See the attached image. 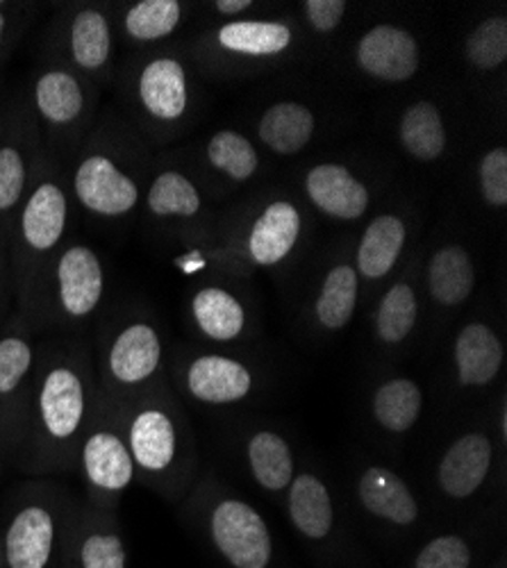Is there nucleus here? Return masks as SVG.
<instances>
[{"label":"nucleus","mask_w":507,"mask_h":568,"mask_svg":"<svg viewBox=\"0 0 507 568\" xmlns=\"http://www.w3.org/2000/svg\"><path fill=\"white\" fill-rule=\"evenodd\" d=\"M476 264L459 244L435 251L428 264V290L437 305L459 307L476 292Z\"/></svg>","instance_id":"31"},{"label":"nucleus","mask_w":507,"mask_h":568,"mask_svg":"<svg viewBox=\"0 0 507 568\" xmlns=\"http://www.w3.org/2000/svg\"><path fill=\"white\" fill-rule=\"evenodd\" d=\"M75 498L51 478H32L8 503L0 528L3 568H60Z\"/></svg>","instance_id":"7"},{"label":"nucleus","mask_w":507,"mask_h":568,"mask_svg":"<svg viewBox=\"0 0 507 568\" xmlns=\"http://www.w3.org/2000/svg\"><path fill=\"white\" fill-rule=\"evenodd\" d=\"M474 548L469 539L457 532L433 537L414 555L412 568H471Z\"/></svg>","instance_id":"38"},{"label":"nucleus","mask_w":507,"mask_h":568,"mask_svg":"<svg viewBox=\"0 0 507 568\" xmlns=\"http://www.w3.org/2000/svg\"><path fill=\"white\" fill-rule=\"evenodd\" d=\"M494 466V442L489 435L474 430L457 437L437 464V485L444 496L467 500L487 483Z\"/></svg>","instance_id":"19"},{"label":"nucleus","mask_w":507,"mask_h":568,"mask_svg":"<svg viewBox=\"0 0 507 568\" xmlns=\"http://www.w3.org/2000/svg\"><path fill=\"white\" fill-rule=\"evenodd\" d=\"M398 141L403 151L417 162H437L446 151V125L433 101H417L403 110L398 121Z\"/></svg>","instance_id":"34"},{"label":"nucleus","mask_w":507,"mask_h":568,"mask_svg":"<svg viewBox=\"0 0 507 568\" xmlns=\"http://www.w3.org/2000/svg\"><path fill=\"white\" fill-rule=\"evenodd\" d=\"M39 359V333L14 310L0 329V430L8 464H14L30 409L32 383Z\"/></svg>","instance_id":"13"},{"label":"nucleus","mask_w":507,"mask_h":568,"mask_svg":"<svg viewBox=\"0 0 507 568\" xmlns=\"http://www.w3.org/2000/svg\"><path fill=\"white\" fill-rule=\"evenodd\" d=\"M164 337L149 314H121L105 325L99 337L94 368L99 396L121 405L132 400L164 377Z\"/></svg>","instance_id":"9"},{"label":"nucleus","mask_w":507,"mask_h":568,"mask_svg":"<svg viewBox=\"0 0 507 568\" xmlns=\"http://www.w3.org/2000/svg\"><path fill=\"white\" fill-rule=\"evenodd\" d=\"M498 430H500V439L507 442V409H505V405L500 407V425H498Z\"/></svg>","instance_id":"45"},{"label":"nucleus","mask_w":507,"mask_h":568,"mask_svg":"<svg viewBox=\"0 0 507 568\" xmlns=\"http://www.w3.org/2000/svg\"><path fill=\"white\" fill-rule=\"evenodd\" d=\"M17 310L14 301V282L10 271V251H8V234L0 232V329L6 327L10 316Z\"/></svg>","instance_id":"42"},{"label":"nucleus","mask_w":507,"mask_h":568,"mask_svg":"<svg viewBox=\"0 0 507 568\" xmlns=\"http://www.w3.org/2000/svg\"><path fill=\"white\" fill-rule=\"evenodd\" d=\"M246 464L253 480L271 496L285 494L296 476L292 446L275 430H257L249 437Z\"/></svg>","instance_id":"30"},{"label":"nucleus","mask_w":507,"mask_h":568,"mask_svg":"<svg viewBox=\"0 0 507 568\" xmlns=\"http://www.w3.org/2000/svg\"><path fill=\"white\" fill-rule=\"evenodd\" d=\"M303 232L301 210L285 199L268 203L251 223L244 251L253 266L271 268L283 264L298 246Z\"/></svg>","instance_id":"20"},{"label":"nucleus","mask_w":507,"mask_h":568,"mask_svg":"<svg viewBox=\"0 0 507 568\" xmlns=\"http://www.w3.org/2000/svg\"><path fill=\"white\" fill-rule=\"evenodd\" d=\"M43 153V139L23 87L10 93L8 125L0 141V232L8 234L17 210L21 207L37 162Z\"/></svg>","instance_id":"14"},{"label":"nucleus","mask_w":507,"mask_h":568,"mask_svg":"<svg viewBox=\"0 0 507 568\" xmlns=\"http://www.w3.org/2000/svg\"><path fill=\"white\" fill-rule=\"evenodd\" d=\"M357 500L364 511L385 520L392 528L419 524L422 507L407 483L387 466H366L357 478Z\"/></svg>","instance_id":"23"},{"label":"nucleus","mask_w":507,"mask_h":568,"mask_svg":"<svg viewBox=\"0 0 507 568\" xmlns=\"http://www.w3.org/2000/svg\"><path fill=\"white\" fill-rule=\"evenodd\" d=\"M372 414L378 428L389 435H405L424 414V389L412 377L394 375L378 385L372 398Z\"/></svg>","instance_id":"32"},{"label":"nucleus","mask_w":507,"mask_h":568,"mask_svg":"<svg viewBox=\"0 0 507 568\" xmlns=\"http://www.w3.org/2000/svg\"><path fill=\"white\" fill-rule=\"evenodd\" d=\"M190 318L196 333L212 344H235L249 329V312L237 294L219 284H207L194 292Z\"/></svg>","instance_id":"25"},{"label":"nucleus","mask_w":507,"mask_h":568,"mask_svg":"<svg viewBox=\"0 0 507 568\" xmlns=\"http://www.w3.org/2000/svg\"><path fill=\"white\" fill-rule=\"evenodd\" d=\"M75 470L84 487V500L105 511H119L121 498L136 483L119 409L103 396H99L82 433Z\"/></svg>","instance_id":"12"},{"label":"nucleus","mask_w":507,"mask_h":568,"mask_svg":"<svg viewBox=\"0 0 507 568\" xmlns=\"http://www.w3.org/2000/svg\"><path fill=\"white\" fill-rule=\"evenodd\" d=\"M190 6L180 0H134L116 6V37L119 43L149 53L171 39L187 19Z\"/></svg>","instance_id":"21"},{"label":"nucleus","mask_w":507,"mask_h":568,"mask_svg":"<svg viewBox=\"0 0 507 568\" xmlns=\"http://www.w3.org/2000/svg\"><path fill=\"white\" fill-rule=\"evenodd\" d=\"M173 377L184 396L207 407L240 405L257 387L255 371L246 362L221 353L178 357Z\"/></svg>","instance_id":"15"},{"label":"nucleus","mask_w":507,"mask_h":568,"mask_svg":"<svg viewBox=\"0 0 507 568\" xmlns=\"http://www.w3.org/2000/svg\"><path fill=\"white\" fill-rule=\"evenodd\" d=\"M97 400L94 353L84 342L67 339L39 346L28 420L14 466L28 478L75 470L78 446Z\"/></svg>","instance_id":"1"},{"label":"nucleus","mask_w":507,"mask_h":568,"mask_svg":"<svg viewBox=\"0 0 507 568\" xmlns=\"http://www.w3.org/2000/svg\"><path fill=\"white\" fill-rule=\"evenodd\" d=\"M8 103H10V93L3 87V75H0V141H3L6 125H8Z\"/></svg>","instance_id":"44"},{"label":"nucleus","mask_w":507,"mask_h":568,"mask_svg":"<svg viewBox=\"0 0 507 568\" xmlns=\"http://www.w3.org/2000/svg\"><path fill=\"white\" fill-rule=\"evenodd\" d=\"M355 62L368 78L387 84H400L419 73V41L400 26L378 23L359 37Z\"/></svg>","instance_id":"17"},{"label":"nucleus","mask_w":507,"mask_h":568,"mask_svg":"<svg viewBox=\"0 0 507 568\" xmlns=\"http://www.w3.org/2000/svg\"><path fill=\"white\" fill-rule=\"evenodd\" d=\"M6 464H8V457H6V446H3V430H0V470H3Z\"/></svg>","instance_id":"46"},{"label":"nucleus","mask_w":507,"mask_h":568,"mask_svg":"<svg viewBox=\"0 0 507 568\" xmlns=\"http://www.w3.org/2000/svg\"><path fill=\"white\" fill-rule=\"evenodd\" d=\"M0 568H3V557H0Z\"/></svg>","instance_id":"48"},{"label":"nucleus","mask_w":507,"mask_h":568,"mask_svg":"<svg viewBox=\"0 0 507 568\" xmlns=\"http://www.w3.org/2000/svg\"><path fill=\"white\" fill-rule=\"evenodd\" d=\"M296 43V30L278 19H233L210 34L212 51L235 62H273Z\"/></svg>","instance_id":"18"},{"label":"nucleus","mask_w":507,"mask_h":568,"mask_svg":"<svg viewBox=\"0 0 507 568\" xmlns=\"http://www.w3.org/2000/svg\"><path fill=\"white\" fill-rule=\"evenodd\" d=\"M287 494L292 526L312 544L331 539L335 530V503L328 485L316 473H296Z\"/></svg>","instance_id":"26"},{"label":"nucleus","mask_w":507,"mask_h":568,"mask_svg":"<svg viewBox=\"0 0 507 568\" xmlns=\"http://www.w3.org/2000/svg\"><path fill=\"white\" fill-rule=\"evenodd\" d=\"M187 514L230 568L271 566L273 537L264 516L219 480L207 478L194 487Z\"/></svg>","instance_id":"10"},{"label":"nucleus","mask_w":507,"mask_h":568,"mask_svg":"<svg viewBox=\"0 0 507 568\" xmlns=\"http://www.w3.org/2000/svg\"><path fill=\"white\" fill-rule=\"evenodd\" d=\"M467 60L474 69L491 73L507 60V17L494 14L480 21L467 37Z\"/></svg>","instance_id":"37"},{"label":"nucleus","mask_w":507,"mask_h":568,"mask_svg":"<svg viewBox=\"0 0 507 568\" xmlns=\"http://www.w3.org/2000/svg\"><path fill=\"white\" fill-rule=\"evenodd\" d=\"M116 6L71 3L45 30L43 58L58 60L101 91L116 73Z\"/></svg>","instance_id":"11"},{"label":"nucleus","mask_w":507,"mask_h":568,"mask_svg":"<svg viewBox=\"0 0 507 568\" xmlns=\"http://www.w3.org/2000/svg\"><path fill=\"white\" fill-rule=\"evenodd\" d=\"M151 151L119 112L99 114L73 155V203L101 223H123L142 207Z\"/></svg>","instance_id":"2"},{"label":"nucleus","mask_w":507,"mask_h":568,"mask_svg":"<svg viewBox=\"0 0 507 568\" xmlns=\"http://www.w3.org/2000/svg\"><path fill=\"white\" fill-rule=\"evenodd\" d=\"M316 116L310 108L296 101L273 103L257 123V136L275 155H298L314 136Z\"/></svg>","instance_id":"29"},{"label":"nucleus","mask_w":507,"mask_h":568,"mask_svg":"<svg viewBox=\"0 0 507 568\" xmlns=\"http://www.w3.org/2000/svg\"><path fill=\"white\" fill-rule=\"evenodd\" d=\"M496 568H505V559H500V564Z\"/></svg>","instance_id":"47"},{"label":"nucleus","mask_w":507,"mask_h":568,"mask_svg":"<svg viewBox=\"0 0 507 568\" xmlns=\"http://www.w3.org/2000/svg\"><path fill=\"white\" fill-rule=\"evenodd\" d=\"M346 12L348 3H344V0H307V3H303L305 21L318 34L335 32Z\"/></svg>","instance_id":"41"},{"label":"nucleus","mask_w":507,"mask_h":568,"mask_svg":"<svg viewBox=\"0 0 507 568\" xmlns=\"http://www.w3.org/2000/svg\"><path fill=\"white\" fill-rule=\"evenodd\" d=\"M116 409L136 483L166 500L182 498L196 478V444L190 418L169 383L162 381Z\"/></svg>","instance_id":"3"},{"label":"nucleus","mask_w":507,"mask_h":568,"mask_svg":"<svg viewBox=\"0 0 507 568\" xmlns=\"http://www.w3.org/2000/svg\"><path fill=\"white\" fill-rule=\"evenodd\" d=\"M505 348L496 329L483 321L459 327L453 342V366L459 387L485 389L503 371Z\"/></svg>","instance_id":"24"},{"label":"nucleus","mask_w":507,"mask_h":568,"mask_svg":"<svg viewBox=\"0 0 507 568\" xmlns=\"http://www.w3.org/2000/svg\"><path fill=\"white\" fill-rule=\"evenodd\" d=\"M37 17V6L30 3H0V75L14 53L17 43L28 32Z\"/></svg>","instance_id":"40"},{"label":"nucleus","mask_w":507,"mask_h":568,"mask_svg":"<svg viewBox=\"0 0 507 568\" xmlns=\"http://www.w3.org/2000/svg\"><path fill=\"white\" fill-rule=\"evenodd\" d=\"M478 184L483 201L500 210L507 205V151L496 146L487 151L478 164Z\"/></svg>","instance_id":"39"},{"label":"nucleus","mask_w":507,"mask_h":568,"mask_svg":"<svg viewBox=\"0 0 507 568\" xmlns=\"http://www.w3.org/2000/svg\"><path fill=\"white\" fill-rule=\"evenodd\" d=\"M305 194L318 212L337 221H357L372 205L368 186L337 162L312 166L305 173Z\"/></svg>","instance_id":"22"},{"label":"nucleus","mask_w":507,"mask_h":568,"mask_svg":"<svg viewBox=\"0 0 507 568\" xmlns=\"http://www.w3.org/2000/svg\"><path fill=\"white\" fill-rule=\"evenodd\" d=\"M359 298V275L353 264H335L321 282L314 301V321L326 333L348 327Z\"/></svg>","instance_id":"33"},{"label":"nucleus","mask_w":507,"mask_h":568,"mask_svg":"<svg viewBox=\"0 0 507 568\" xmlns=\"http://www.w3.org/2000/svg\"><path fill=\"white\" fill-rule=\"evenodd\" d=\"M142 205L155 223L194 221L203 212V196L187 173L162 166L146 180Z\"/></svg>","instance_id":"27"},{"label":"nucleus","mask_w":507,"mask_h":568,"mask_svg":"<svg viewBox=\"0 0 507 568\" xmlns=\"http://www.w3.org/2000/svg\"><path fill=\"white\" fill-rule=\"evenodd\" d=\"M71 219L73 199L67 171L58 158L43 149L32 173L28 194L17 210L8 232L17 310L28 303L45 266L69 242Z\"/></svg>","instance_id":"4"},{"label":"nucleus","mask_w":507,"mask_h":568,"mask_svg":"<svg viewBox=\"0 0 507 568\" xmlns=\"http://www.w3.org/2000/svg\"><path fill=\"white\" fill-rule=\"evenodd\" d=\"M253 8L251 0H219L214 3V12L219 17H240Z\"/></svg>","instance_id":"43"},{"label":"nucleus","mask_w":507,"mask_h":568,"mask_svg":"<svg viewBox=\"0 0 507 568\" xmlns=\"http://www.w3.org/2000/svg\"><path fill=\"white\" fill-rule=\"evenodd\" d=\"M43 149L60 162L73 158L99 119L103 91L60 64L41 58L23 87Z\"/></svg>","instance_id":"8"},{"label":"nucleus","mask_w":507,"mask_h":568,"mask_svg":"<svg viewBox=\"0 0 507 568\" xmlns=\"http://www.w3.org/2000/svg\"><path fill=\"white\" fill-rule=\"evenodd\" d=\"M419 323V298L409 282H396L376 307V337L383 346H403Z\"/></svg>","instance_id":"35"},{"label":"nucleus","mask_w":507,"mask_h":568,"mask_svg":"<svg viewBox=\"0 0 507 568\" xmlns=\"http://www.w3.org/2000/svg\"><path fill=\"white\" fill-rule=\"evenodd\" d=\"M60 568H128V546L116 511H105L75 498Z\"/></svg>","instance_id":"16"},{"label":"nucleus","mask_w":507,"mask_h":568,"mask_svg":"<svg viewBox=\"0 0 507 568\" xmlns=\"http://www.w3.org/2000/svg\"><path fill=\"white\" fill-rule=\"evenodd\" d=\"M407 225L396 214H381L359 236L355 271L366 280H383L398 264L405 248Z\"/></svg>","instance_id":"28"},{"label":"nucleus","mask_w":507,"mask_h":568,"mask_svg":"<svg viewBox=\"0 0 507 568\" xmlns=\"http://www.w3.org/2000/svg\"><path fill=\"white\" fill-rule=\"evenodd\" d=\"M105 292L108 273L97 248L69 240L41 273L28 303L17 312L39 335L45 329H73L99 314Z\"/></svg>","instance_id":"6"},{"label":"nucleus","mask_w":507,"mask_h":568,"mask_svg":"<svg viewBox=\"0 0 507 568\" xmlns=\"http://www.w3.org/2000/svg\"><path fill=\"white\" fill-rule=\"evenodd\" d=\"M207 162L230 182H249L260 171V155L251 141L235 130H219L207 141Z\"/></svg>","instance_id":"36"},{"label":"nucleus","mask_w":507,"mask_h":568,"mask_svg":"<svg viewBox=\"0 0 507 568\" xmlns=\"http://www.w3.org/2000/svg\"><path fill=\"white\" fill-rule=\"evenodd\" d=\"M125 121L146 144H166L187 125L196 105L192 69L180 53L155 49L136 53L114 80Z\"/></svg>","instance_id":"5"}]
</instances>
